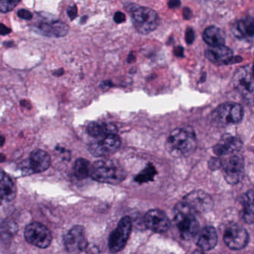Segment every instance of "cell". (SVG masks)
Wrapping results in <instances>:
<instances>
[{
  "label": "cell",
  "instance_id": "cell-1",
  "mask_svg": "<svg viewBox=\"0 0 254 254\" xmlns=\"http://www.w3.org/2000/svg\"><path fill=\"white\" fill-rule=\"evenodd\" d=\"M195 133L190 127L174 130L166 142L167 151L173 157H185L191 154L196 148Z\"/></svg>",
  "mask_w": 254,
  "mask_h": 254
},
{
  "label": "cell",
  "instance_id": "cell-2",
  "mask_svg": "<svg viewBox=\"0 0 254 254\" xmlns=\"http://www.w3.org/2000/svg\"><path fill=\"white\" fill-rule=\"evenodd\" d=\"M124 168L114 160H100L92 166L91 175L93 180L105 184H118L126 179Z\"/></svg>",
  "mask_w": 254,
  "mask_h": 254
},
{
  "label": "cell",
  "instance_id": "cell-3",
  "mask_svg": "<svg viewBox=\"0 0 254 254\" xmlns=\"http://www.w3.org/2000/svg\"><path fill=\"white\" fill-rule=\"evenodd\" d=\"M175 220L183 239L191 240L198 234V221L183 201L175 207Z\"/></svg>",
  "mask_w": 254,
  "mask_h": 254
},
{
  "label": "cell",
  "instance_id": "cell-4",
  "mask_svg": "<svg viewBox=\"0 0 254 254\" xmlns=\"http://www.w3.org/2000/svg\"><path fill=\"white\" fill-rule=\"evenodd\" d=\"M131 20L136 30L142 35L154 32L160 23V18L155 11L139 5L132 8Z\"/></svg>",
  "mask_w": 254,
  "mask_h": 254
},
{
  "label": "cell",
  "instance_id": "cell-5",
  "mask_svg": "<svg viewBox=\"0 0 254 254\" xmlns=\"http://www.w3.org/2000/svg\"><path fill=\"white\" fill-rule=\"evenodd\" d=\"M233 85L247 103L254 105V75L249 66L239 68L233 78Z\"/></svg>",
  "mask_w": 254,
  "mask_h": 254
},
{
  "label": "cell",
  "instance_id": "cell-6",
  "mask_svg": "<svg viewBox=\"0 0 254 254\" xmlns=\"http://www.w3.org/2000/svg\"><path fill=\"white\" fill-rule=\"evenodd\" d=\"M244 111L239 104L226 102L212 113V121L218 126H227L241 123Z\"/></svg>",
  "mask_w": 254,
  "mask_h": 254
},
{
  "label": "cell",
  "instance_id": "cell-7",
  "mask_svg": "<svg viewBox=\"0 0 254 254\" xmlns=\"http://www.w3.org/2000/svg\"><path fill=\"white\" fill-rule=\"evenodd\" d=\"M131 219L128 216L123 217L117 228L110 236L109 248L111 252L116 254L124 249L131 233Z\"/></svg>",
  "mask_w": 254,
  "mask_h": 254
},
{
  "label": "cell",
  "instance_id": "cell-8",
  "mask_svg": "<svg viewBox=\"0 0 254 254\" xmlns=\"http://www.w3.org/2000/svg\"><path fill=\"white\" fill-rule=\"evenodd\" d=\"M51 164V157L48 153L41 149H35L31 153L28 160L20 165L22 172L24 175L41 173L49 169Z\"/></svg>",
  "mask_w": 254,
  "mask_h": 254
},
{
  "label": "cell",
  "instance_id": "cell-9",
  "mask_svg": "<svg viewBox=\"0 0 254 254\" xmlns=\"http://www.w3.org/2000/svg\"><path fill=\"white\" fill-rule=\"evenodd\" d=\"M25 238L29 243L40 248H47L52 242L51 232L44 224L33 222L25 230Z\"/></svg>",
  "mask_w": 254,
  "mask_h": 254
},
{
  "label": "cell",
  "instance_id": "cell-10",
  "mask_svg": "<svg viewBox=\"0 0 254 254\" xmlns=\"http://www.w3.org/2000/svg\"><path fill=\"white\" fill-rule=\"evenodd\" d=\"M121 139L117 134H109L92 141L88 145L90 154L94 157H102L115 152L121 145Z\"/></svg>",
  "mask_w": 254,
  "mask_h": 254
},
{
  "label": "cell",
  "instance_id": "cell-11",
  "mask_svg": "<svg viewBox=\"0 0 254 254\" xmlns=\"http://www.w3.org/2000/svg\"><path fill=\"white\" fill-rule=\"evenodd\" d=\"M183 202L192 213L208 212L213 206L210 196L202 191H194L190 193L184 197Z\"/></svg>",
  "mask_w": 254,
  "mask_h": 254
},
{
  "label": "cell",
  "instance_id": "cell-12",
  "mask_svg": "<svg viewBox=\"0 0 254 254\" xmlns=\"http://www.w3.org/2000/svg\"><path fill=\"white\" fill-rule=\"evenodd\" d=\"M64 245L68 252L86 251L89 244L85 237V230L82 226H74L64 236Z\"/></svg>",
  "mask_w": 254,
  "mask_h": 254
},
{
  "label": "cell",
  "instance_id": "cell-13",
  "mask_svg": "<svg viewBox=\"0 0 254 254\" xmlns=\"http://www.w3.org/2000/svg\"><path fill=\"white\" fill-rule=\"evenodd\" d=\"M224 242L230 249H243L248 242V234L243 227L238 225L230 226L224 234Z\"/></svg>",
  "mask_w": 254,
  "mask_h": 254
},
{
  "label": "cell",
  "instance_id": "cell-14",
  "mask_svg": "<svg viewBox=\"0 0 254 254\" xmlns=\"http://www.w3.org/2000/svg\"><path fill=\"white\" fill-rule=\"evenodd\" d=\"M224 175L226 181L230 184H236L240 181L244 172V160L239 155H232L225 160Z\"/></svg>",
  "mask_w": 254,
  "mask_h": 254
},
{
  "label": "cell",
  "instance_id": "cell-15",
  "mask_svg": "<svg viewBox=\"0 0 254 254\" xmlns=\"http://www.w3.org/2000/svg\"><path fill=\"white\" fill-rule=\"evenodd\" d=\"M144 222L147 228L155 233H164L170 227L166 214L160 209H151L145 214Z\"/></svg>",
  "mask_w": 254,
  "mask_h": 254
},
{
  "label": "cell",
  "instance_id": "cell-16",
  "mask_svg": "<svg viewBox=\"0 0 254 254\" xmlns=\"http://www.w3.org/2000/svg\"><path fill=\"white\" fill-rule=\"evenodd\" d=\"M36 32L40 35L47 37L62 38L69 33V26L59 20L42 21L35 25Z\"/></svg>",
  "mask_w": 254,
  "mask_h": 254
},
{
  "label": "cell",
  "instance_id": "cell-17",
  "mask_svg": "<svg viewBox=\"0 0 254 254\" xmlns=\"http://www.w3.org/2000/svg\"><path fill=\"white\" fill-rule=\"evenodd\" d=\"M242 147V142L239 137L226 133L214 145L213 152L218 156L228 155L237 152Z\"/></svg>",
  "mask_w": 254,
  "mask_h": 254
},
{
  "label": "cell",
  "instance_id": "cell-18",
  "mask_svg": "<svg viewBox=\"0 0 254 254\" xmlns=\"http://www.w3.org/2000/svg\"><path fill=\"white\" fill-rule=\"evenodd\" d=\"M208 60L217 65L231 64L233 59V52L225 46L209 47L205 51Z\"/></svg>",
  "mask_w": 254,
  "mask_h": 254
},
{
  "label": "cell",
  "instance_id": "cell-19",
  "mask_svg": "<svg viewBox=\"0 0 254 254\" xmlns=\"http://www.w3.org/2000/svg\"><path fill=\"white\" fill-rule=\"evenodd\" d=\"M197 235V245L202 251L212 249L218 242V235L214 227H204Z\"/></svg>",
  "mask_w": 254,
  "mask_h": 254
},
{
  "label": "cell",
  "instance_id": "cell-20",
  "mask_svg": "<svg viewBox=\"0 0 254 254\" xmlns=\"http://www.w3.org/2000/svg\"><path fill=\"white\" fill-rule=\"evenodd\" d=\"M87 132L93 137L101 138L109 134H117V127L113 124L92 122L87 126Z\"/></svg>",
  "mask_w": 254,
  "mask_h": 254
},
{
  "label": "cell",
  "instance_id": "cell-21",
  "mask_svg": "<svg viewBox=\"0 0 254 254\" xmlns=\"http://www.w3.org/2000/svg\"><path fill=\"white\" fill-rule=\"evenodd\" d=\"M242 218L248 224L254 223V190H249L242 196Z\"/></svg>",
  "mask_w": 254,
  "mask_h": 254
},
{
  "label": "cell",
  "instance_id": "cell-22",
  "mask_svg": "<svg viewBox=\"0 0 254 254\" xmlns=\"http://www.w3.org/2000/svg\"><path fill=\"white\" fill-rule=\"evenodd\" d=\"M1 198L5 201L10 202L14 200L17 194L14 183L4 171L1 172Z\"/></svg>",
  "mask_w": 254,
  "mask_h": 254
},
{
  "label": "cell",
  "instance_id": "cell-23",
  "mask_svg": "<svg viewBox=\"0 0 254 254\" xmlns=\"http://www.w3.org/2000/svg\"><path fill=\"white\" fill-rule=\"evenodd\" d=\"M203 38L209 47H218L224 45L225 34L219 28L210 26L203 32Z\"/></svg>",
  "mask_w": 254,
  "mask_h": 254
},
{
  "label": "cell",
  "instance_id": "cell-24",
  "mask_svg": "<svg viewBox=\"0 0 254 254\" xmlns=\"http://www.w3.org/2000/svg\"><path fill=\"white\" fill-rule=\"evenodd\" d=\"M233 32L238 38L254 36V18H245L234 25Z\"/></svg>",
  "mask_w": 254,
  "mask_h": 254
},
{
  "label": "cell",
  "instance_id": "cell-25",
  "mask_svg": "<svg viewBox=\"0 0 254 254\" xmlns=\"http://www.w3.org/2000/svg\"><path fill=\"white\" fill-rule=\"evenodd\" d=\"M92 166L88 160L84 158L76 160L74 165V175L78 179L83 180L91 175Z\"/></svg>",
  "mask_w": 254,
  "mask_h": 254
},
{
  "label": "cell",
  "instance_id": "cell-26",
  "mask_svg": "<svg viewBox=\"0 0 254 254\" xmlns=\"http://www.w3.org/2000/svg\"><path fill=\"white\" fill-rule=\"evenodd\" d=\"M156 175V169L154 166L148 164L142 172H139L135 178V181L139 184H143L152 181Z\"/></svg>",
  "mask_w": 254,
  "mask_h": 254
},
{
  "label": "cell",
  "instance_id": "cell-27",
  "mask_svg": "<svg viewBox=\"0 0 254 254\" xmlns=\"http://www.w3.org/2000/svg\"><path fill=\"white\" fill-rule=\"evenodd\" d=\"M19 2L17 1H5L2 0L0 2V11H2V13H7L8 11H12Z\"/></svg>",
  "mask_w": 254,
  "mask_h": 254
},
{
  "label": "cell",
  "instance_id": "cell-28",
  "mask_svg": "<svg viewBox=\"0 0 254 254\" xmlns=\"http://www.w3.org/2000/svg\"><path fill=\"white\" fill-rule=\"evenodd\" d=\"M17 16H18L20 18L23 19V20H32V17H33V14H32V13L26 9L19 10V11H17Z\"/></svg>",
  "mask_w": 254,
  "mask_h": 254
},
{
  "label": "cell",
  "instance_id": "cell-29",
  "mask_svg": "<svg viewBox=\"0 0 254 254\" xmlns=\"http://www.w3.org/2000/svg\"><path fill=\"white\" fill-rule=\"evenodd\" d=\"M221 165H222V163H221V160L218 158H212L209 162V169L212 170L219 169Z\"/></svg>",
  "mask_w": 254,
  "mask_h": 254
},
{
  "label": "cell",
  "instance_id": "cell-30",
  "mask_svg": "<svg viewBox=\"0 0 254 254\" xmlns=\"http://www.w3.org/2000/svg\"><path fill=\"white\" fill-rule=\"evenodd\" d=\"M77 14H78V9H77L76 5H72L68 8L67 15L69 16L71 20H75L76 18Z\"/></svg>",
  "mask_w": 254,
  "mask_h": 254
},
{
  "label": "cell",
  "instance_id": "cell-31",
  "mask_svg": "<svg viewBox=\"0 0 254 254\" xmlns=\"http://www.w3.org/2000/svg\"><path fill=\"white\" fill-rule=\"evenodd\" d=\"M194 40V31L191 28H189L187 29L186 32V41L187 44H192L193 41Z\"/></svg>",
  "mask_w": 254,
  "mask_h": 254
},
{
  "label": "cell",
  "instance_id": "cell-32",
  "mask_svg": "<svg viewBox=\"0 0 254 254\" xmlns=\"http://www.w3.org/2000/svg\"><path fill=\"white\" fill-rule=\"evenodd\" d=\"M114 20L116 23L120 24V23H124L126 21V15L121 11H117L114 14Z\"/></svg>",
  "mask_w": 254,
  "mask_h": 254
},
{
  "label": "cell",
  "instance_id": "cell-33",
  "mask_svg": "<svg viewBox=\"0 0 254 254\" xmlns=\"http://www.w3.org/2000/svg\"><path fill=\"white\" fill-rule=\"evenodd\" d=\"M11 29H9V28H8L7 27V26H5V25L3 24V23H2V24H1L0 33H1V35H2V36H3V35H8V34L11 33Z\"/></svg>",
  "mask_w": 254,
  "mask_h": 254
},
{
  "label": "cell",
  "instance_id": "cell-34",
  "mask_svg": "<svg viewBox=\"0 0 254 254\" xmlns=\"http://www.w3.org/2000/svg\"><path fill=\"white\" fill-rule=\"evenodd\" d=\"M174 53H175V56H178V57H183L184 56V49L181 47H175Z\"/></svg>",
  "mask_w": 254,
  "mask_h": 254
},
{
  "label": "cell",
  "instance_id": "cell-35",
  "mask_svg": "<svg viewBox=\"0 0 254 254\" xmlns=\"http://www.w3.org/2000/svg\"><path fill=\"white\" fill-rule=\"evenodd\" d=\"M127 61L129 64H133L136 62V55L134 54V53L131 52V53H129Z\"/></svg>",
  "mask_w": 254,
  "mask_h": 254
},
{
  "label": "cell",
  "instance_id": "cell-36",
  "mask_svg": "<svg viewBox=\"0 0 254 254\" xmlns=\"http://www.w3.org/2000/svg\"><path fill=\"white\" fill-rule=\"evenodd\" d=\"M181 5V2L179 1H171L169 2V7L170 8H175L179 7Z\"/></svg>",
  "mask_w": 254,
  "mask_h": 254
},
{
  "label": "cell",
  "instance_id": "cell-37",
  "mask_svg": "<svg viewBox=\"0 0 254 254\" xmlns=\"http://www.w3.org/2000/svg\"><path fill=\"white\" fill-rule=\"evenodd\" d=\"M191 15H192V14H191V11H190L189 8H184V17H185V19H190V17H191Z\"/></svg>",
  "mask_w": 254,
  "mask_h": 254
},
{
  "label": "cell",
  "instance_id": "cell-38",
  "mask_svg": "<svg viewBox=\"0 0 254 254\" xmlns=\"http://www.w3.org/2000/svg\"><path fill=\"white\" fill-rule=\"evenodd\" d=\"M64 72L63 69H57V70H55L54 72H53V75L56 77L62 76V75H64Z\"/></svg>",
  "mask_w": 254,
  "mask_h": 254
},
{
  "label": "cell",
  "instance_id": "cell-39",
  "mask_svg": "<svg viewBox=\"0 0 254 254\" xmlns=\"http://www.w3.org/2000/svg\"><path fill=\"white\" fill-rule=\"evenodd\" d=\"M21 105L24 107V108H29V107H30V105H29V102H27V101H22Z\"/></svg>",
  "mask_w": 254,
  "mask_h": 254
},
{
  "label": "cell",
  "instance_id": "cell-40",
  "mask_svg": "<svg viewBox=\"0 0 254 254\" xmlns=\"http://www.w3.org/2000/svg\"><path fill=\"white\" fill-rule=\"evenodd\" d=\"M192 254H205L203 253V251L202 250H197V251H194V252L192 253Z\"/></svg>",
  "mask_w": 254,
  "mask_h": 254
},
{
  "label": "cell",
  "instance_id": "cell-41",
  "mask_svg": "<svg viewBox=\"0 0 254 254\" xmlns=\"http://www.w3.org/2000/svg\"><path fill=\"white\" fill-rule=\"evenodd\" d=\"M0 140H1V146H2L4 145V142H5V137L3 136H1Z\"/></svg>",
  "mask_w": 254,
  "mask_h": 254
},
{
  "label": "cell",
  "instance_id": "cell-42",
  "mask_svg": "<svg viewBox=\"0 0 254 254\" xmlns=\"http://www.w3.org/2000/svg\"><path fill=\"white\" fill-rule=\"evenodd\" d=\"M253 73H254V68H253Z\"/></svg>",
  "mask_w": 254,
  "mask_h": 254
}]
</instances>
